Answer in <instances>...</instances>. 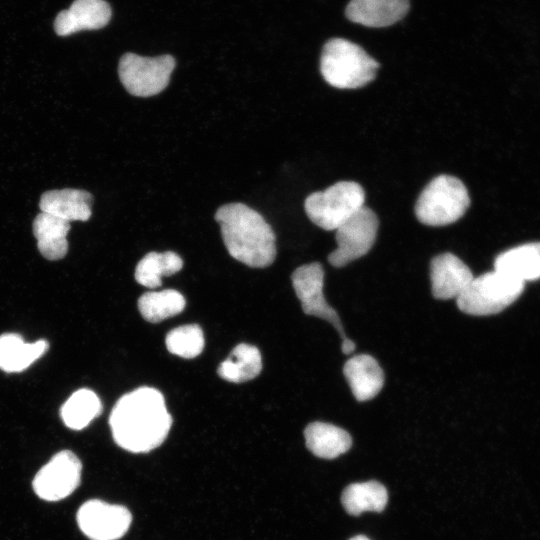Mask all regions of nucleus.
Masks as SVG:
<instances>
[{"label":"nucleus","mask_w":540,"mask_h":540,"mask_svg":"<svg viewBox=\"0 0 540 540\" xmlns=\"http://www.w3.org/2000/svg\"><path fill=\"white\" fill-rule=\"evenodd\" d=\"M109 425L116 444L133 453L149 452L166 439L172 417L160 391L140 387L115 403Z\"/></svg>","instance_id":"obj_1"},{"label":"nucleus","mask_w":540,"mask_h":540,"mask_svg":"<svg viewBox=\"0 0 540 540\" xmlns=\"http://www.w3.org/2000/svg\"><path fill=\"white\" fill-rule=\"evenodd\" d=\"M215 220L220 225L224 245L234 259L257 268L274 262L276 237L259 212L243 203H229L218 208Z\"/></svg>","instance_id":"obj_2"},{"label":"nucleus","mask_w":540,"mask_h":540,"mask_svg":"<svg viewBox=\"0 0 540 540\" xmlns=\"http://www.w3.org/2000/svg\"><path fill=\"white\" fill-rule=\"evenodd\" d=\"M379 63L359 45L331 38L323 46L320 71L324 80L339 89H356L373 81Z\"/></svg>","instance_id":"obj_3"},{"label":"nucleus","mask_w":540,"mask_h":540,"mask_svg":"<svg viewBox=\"0 0 540 540\" xmlns=\"http://www.w3.org/2000/svg\"><path fill=\"white\" fill-rule=\"evenodd\" d=\"M469 205V193L463 182L442 174L433 178L420 193L415 215L427 226H445L458 221Z\"/></svg>","instance_id":"obj_4"},{"label":"nucleus","mask_w":540,"mask_h":540,"mask_svg":"<svg viewBox=\"0 0 540 540\" xmlns=\"http://www.w3.org/2000/svg\"><path fill=\"white\" fill-rule=\"evenodd\" d=\"M525 283L493 270L474 277L457 297L458 308L469 315L500 313L522 294Z\"/></svg>","instance_id":"obj_5"},{"label":"nucleus","mask_w":540,"mask_h":540,"mask_svg":"<svg viewBox=\"0 0 540 540\" xmlns=\"http://www.w3.org/2000/svg\"><path fill=\"white\" fill-rule=\"evenodd\" d=\"M365 192L354 181H339L310 194L304 203L308 218L324 230H336L364 206Z\"/></svg>","instance_id":"obj_6"},{"label":"nucleus","mask_w":540,"mask_h":540,"mask_svg":"<svg viewBox=\"0 0 540 540\" xmlns=\"http://www.w3.org/2000/svg\"><path fill=\"white\" fill-rule=\"evenodd\" d=\"M174 68L175 59L171 55L143 57L128 52L120 58L118 74L131 95L150 97L167 87Z\"/></svg>","instance_id":"obj_7"},{"label":"nucleus","mask_w":540,"mask_h":540,"mask_svg":"<svg viewBox=\"0 0 540 540\" xmlns=\"http://www.w3.org/2000/svg\"><path fill=\"white\" fill-rule=\"evenodd\" d=\"M379 220L375 212L363 206L336 229L337 248L328 256L329 263L343 267L364 256L372 248Z\"/></svg>","instance_id":"obj_8"},{"label":"nucleus","mask_w":540,"mask_h":540,"mask_svg":"<svg viewBox=\"0 0 540 540\" xmlns=\"http://www.w3.org/2000/svg\"><path fill=\"white\" fill-rule=\"evenodd\" d=\"M81 472L80 459L69 450L60 451L36 473L33 490L43 500H62L79 486Z\"/></svg>","instance_id":"obj_9"},{"label":"nucleus","mask_w":540,"mask_h":540,"mask_svg":"<svg viewBox=\"0 0 540 540\" xmlns=\"http://www.w3.org/2000/svg\"><path fill=\"white\" fill-rule=\"evenodd\" d=\"M76 520L91 540H117L128 531L132 515L125 506L93 499L80 506Z\"/></svg>","instance_id":"obj_10"},{"label":"nucleus","mask_w":540,"mask_h":540,"mask_svg":"<svg viewBox=\"0 0 540 540\" xmlns=\"http://www.w3.org/2000/svg\"><path fill=\"white\" fill-rule=\"evenodd\" d=\"M292 286L305 314L331 323L342 340L346 338L338 313L328 304L323 293L324 270L320 263L302 265L291 275Z\"/></svg>","instance_id":"obj_11"},{"label":"nucleus","mask_w":540,"mask_h":540,"mask_svg":"<svg viewBox=\"0 0 540 540\" xmlns=\"http://www.w3.org/2000/svg\"><path fill=\"white\" fill-rule=\"evenodd\" d=\"M473 278L470 268L452 253H442L431 260V289L437 299H457Z\"/></svg>","instance_id":"obj_12"},{"label":"nucleus","mask_w":540,"mask_h":540,"mask_svg":"<svg viewBox=\"0 0 540 540\" xmlns=\"http://www.w3.org/2000/svg\"><path fill=\"white\" fill-rule=\"evenodd\" d=\"M111 8L104 0H75L69 9L59 12L54 30L59 36H68L82 30H97L106 26Z\"/></svg>","instance_id":"obj_13"},{"label":"nucleus","mask_w":540,"mask_h":540,"mask_svg":"<svg viewBox=\"0 0 540 540\" xmlns=\"http://www.w3.org/2000/svg\"><path fill=\"white\" fill-rule=\"evenodd\" d=\"M409 7V0H351L345 15L351 22L380 28L401 20Z\"/></svg>","instance_id":"obj_14"},{"label":"nucleus","mask_w":540,"mask_h":540,"mask_svg":"<svg viewBox=\"0 0 540 540\" xmlns=\"http://www.w3.org/2000/svg\"><path fill=\"white\" fill-rule=\"evenodd\" d=\"M344 376L357 401L378 395L384 384V373L377 360L368 354L355 355L343 367Z\"/></svg>","instance_id":"obj_15"},{"label":"nucleus","mask_w":540,"mask_h":540,"mask_svg":"<svg viewBox=\"0 0 540 540\" xmlns=\"http://www.w3.org/2000/svg\"><path fill=\"white\" fill-rule=\"evenodd\" d=\"M92 195L85 190H50L42 194L41 212L70 221H87L91 217Z\"/></svg>","instance_id":"obj_16"},{"label":"nucleus","mask_w":540,"mask_h":540,"mask_svg":"<svg viewBox=\"0 0 540 540\" xmlns=\"http://www.w3.org/2000/svg\"><path fill=\"white\" fill-rule=\"evenodd\" d=\"M494 270L525 283L540 278V242L526 243L499 254Z\"/></svg>","instance_id":"obj_17"},{"label":"nucleus","mask_w":540,"mask_h":540,"mask_svg":"<svg viewBox=\"0 0 540 540\" xmlns=\"http://www.w3.org/2000/svg\"><path fill=\"white\" fill-rule=\"evenodd\" d=\"M70 222L40 212L33 221V234L40 253L48 260H59L68 251L67 234Z\"/></svg>","instance_id":"obj_18"},{"label":"nucleus","mask_w":540,"mask_h":540,"mask_svg":"<svg viewBox=\"0 0 540 540\" xmlns=\"http://www.w3.org/2000/svg\"><path fill=\"white\" fill-rule=\"evenodd\" d=\"M304 437L307 448L324 459H334L347 452L352 445L349 433L330 423H310L304 430Z\"/></svg>","instance_id":"obj_19"},{"label":"nucleus","mask_w":540,"mask_h":540,"mask_svg":"<svg viewBox=\"0 0 540 540\" xmlns=\"http://www.w3.org/2000/svg\"><path fill=\"white\" fill-rule=\"evenodd\" d=\"M48 349L45 340L26 343L19 334L5 333L0 336V369L20 372L40 358Z\"/></svg>","instance_id":"obj_20"},{"label":"nucleus","mask_w":540,"mask_h":540,"mask_svg":"<svg viewBox=\"0 0 540 540\" xmlns=\"http://www.w3.org/2000/svg\"><path fill=\"white\" fill-rule=\"evenodd\" d=\"M262 369L261 353L257 347L241 343L234 347L229 357L218 367V375L233 383L249 381L259 375Z\"/></svg>","instance_id":"obj_21"},{"label":"nucleus","mask_w":540,"mask_h":540,"mask_svg":"<svg viewBox=\"0 0 540 540\" xmlns=\"http://www.w3.org/2000/svg\"><path fill=\"white\" fill-rule=\"evenodd\" d=\"M341 501L350 515L357 516L365 511L381 512L387 504L388 493L377 481L353 483L344 489Z\"/></svg>","instance_id":"obj_22"},{"label":"nucleus","mask_w":540,"mask_h":540,"mask_svg":"<svg viewBox=\"0 0 540 540\" xmlns=\"http://www.w3.org/2000/svg\"><path fill=\"white\" fill-rule=\"evenodd\" d=\"M183 267L182 258L173 251L147 253L137 264L135 280L147 288L159 287L163 276L177 273Z\"/></svg>","instance_id":"obj_23"},{"label":"nucleus","mask_w":540,"mask_h":540,"mask_svg":"<svg viewBox=\"0 0 540 540\" xmlns=\"http://www.w3.org/2000/svg\"><path fill=\"white\" fill-rule=\"evenodd\" d=\"M101 411L102 404L96 393L89 389H80L62 405L60 415L67 427L81 430L98 417Z\"/></svg>","instance_id":"obj_24"},{"label":"nucleus","mask_w":540,"mask_h":540,"mask_svg":"<svg viewBox=\"0 0 540 540\" xmlns=\"http://www.w3.org/2000/svg\"><path fill=\"white\" fill-rule=\"evenodd\" d=\"M186 305L184 296L173 289L150 291L138 299L142 317L152 323L161 322L181 313Z\"/></svg>","instance_id":"obj_25"},{"label":"nucleus","mask_w":540,"mask_h":540,"mask_svg":"<svg viewBox=\"0 0 540 540\" xmlns=\"http://www.w3.org/2000/svg\"><path fill=\"white\" fill-rule=\"evenodd\" d=\"M167 350L182 358H194L204 348V335L197 324H189L170 330L165 338Z\"/></svg>","instance_id":"obj_26"},{"label":"nucleus","mask_w":540,"mask_h":540,"mask_svg":"<svg viewBox=\"0 0 540 540\" xmlns=\"http://www.w3.org/2000/svg\"><path fill=\"white\" fill-rule=\"evenodd\" d=\"M354 350H355V343L351 339L346 337L345 339L342 340L341 351L343 354L349 355Z\"/></svg>","instance_id":"obj_27"},{"label":"nucleus","mask_w":540,"mask_h":540,"mask_svg":"<svg viewBox=\"0 0 540 540\" xmlns=\"http://www.w3.org/2000/svg\"><path fill=\"white\" fill-rule=\"evenodd\" d=\"M349 540H370V539L364 535H356L350 538Z\"/></svg>","instance_id":"obj_28"}]
</instances>
